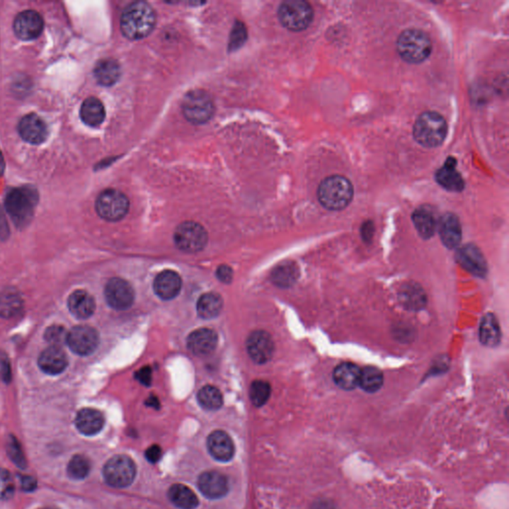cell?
I'll return each instance as SVG.
<instances>
[{
    "label": "cell",
    "mask_w": 509,
    "mask_h": 509,
    "mask_svg": "<svg viewBox=\"0 0 509 509\" xmlns=\"http://www.w3.org/2000/svg\"><path fill=\"white\" fill-rule=\"evenodd\" d=\"M156 24V12L144 1L129 4L120 17V30L130 40L146 38L154 30Z\"/></svg>",
    "instance_id": "cell-1"
},
{
    "label": "cell",
    "mask_w": 509,
    "mask_h": 509,
    "mask_svg": "<svg viewBox=\"0 0 509 509\" xmlns=\"http://www.w3.org/2000/svg\"><path fill=\"white\" fill-rule=\"evenodd\" d=\"M354 188L346 177L331 176L321 181L317 189V198L324 208L339 211L348 207L353 200Z\"/></svg>",
    "instance_id": "cell-2"
},
{
    "label": "cell",
    "mask_w": 509,
    "mask_h": 509,
    "mask_svg": "<svg viewBox=\"0 0 509 509\" xmlns=\"http://www.w3.org/2000/svg\"><path fill=\"white\" fill-rule=\"evenodd\" d=\"M446 120L437 112H425L416 120L413 127L415 141L422 147L433 149L441 146L446 139Z\"/></svg>",
    "instance_id": "cell-3"
},
{
    "label": "cell",
    "mask_w": 509,
    "mask_h": 509,
    "mask_svg": "<svg viewBox=\"0 0 509 509\" xmlns=\"http://www.w3.org/2000/svg\"><path fill=\"white\" fill-rule=\"evenodd\" d=\"M397 51L405 62L422 63L431 55L432 41L426 32L407 29L398 37Z\"/></svg>",
    "instance_id": "cell-4"
},
{
    "label": "cell",
    "mask_w": 509,
    "mask_h": 509,
    "mask_svg": "<svg viewBox=\"0 0 509 509\" xmlns=\"http://www.w3.org/2000/svg\"><path fill=\"white\" fill-rule=\"evenodd\" d=\"M38 202V195L30 188H14L7 193L6 207L12 221L18 227L30 222Z\"/></svg>",
    "instance_id": "cell-5"
},
{
    "label": "cell",
    "mask_w": 509,
    "mask_h": 509,
    "mask_svg": "<svg viewBox=\"0 0 509 509\" xmlns=\"http://www.w3.org/2000/svg\"><path fill=\"white\" fill-rule=\"evenodd\" d=\"M278 16L282 25L291 31H302L314 21V9L304 0H287L279 7Z\"/></svg>",
    "instance_id": "cell-6"
},
{
    "label": "cell",
    "mask_w": 509,
    "mask_h": 509,
    "mask_svg": "<svg viewBox=\"0 0 509 509\" xmlns=\"http://www.w3.org/2000/svg\"><path fill=\"white\" fill-rule=\"evenodd\" d=\"M182 113L194 125H202L212 119L215 105L211 96L203 90L188 92L182 101Z\"/></svg>",
    "instance_id": "cell-7"
},
{
    "label": "cell",
    "mask_w": 509,
    "mask_h": 509,
    "mask_svg": "<svg viewBox=\"0 0 509 509\" xmlns=\"http://www.w3.org/2000/svg\"><path fill=\"white\" fill-rule=\"evenodd\" d=\"M174 243L185 253H198L208 243V233L201 224L188 221L181 223L174 232Z\"/></svg>",
    "instance_id": "cell-8"
},
{
    "label": "cell",
    "mask_w": 509,
    "mask_h": 509,
    "mask_svg": "<svg viewBox=\"0 0 509 509\" xmlns=\"http://www.w3.org/2000/svg\"><path fill=\"white\" fill-rule=\"evenodd\" d=\"M103 474L105 481L110 486L117 488H127L134 481L137 467L130 457L118 454L107 462Z\"/></svg>",
    "instance_id": "cell-9"
},
{
    "label": "cell",
    "mask_w": 509,
    "mask_h": 509,
    "mask_svg": "<svg viewBox=\"0 0 509 509\" xmlns=\"http://www.w3.org/2000/svg\"><path fill=\"white\" fill-rule=\"evenodd\" d=\"M96 210L101 218L110 222L122 220L130 210V200L125 194L115 189L103 191L96 201Z\"/></svg>",
    "instance_id": "cell-10"
},
{
    "label": "cell",
    "mask_w": 509,
    "mask_h": 509,
    "mask_svg": "<svg viewBox=\"0 0 509 509\" xmlns=\"http://www.w3.org/2000/svg\"><path fill=\"white\" fill-rule=\"evenodd\" d=\"M105 297L112 309L125 311L134 304L135 294L129 282L120 278H113L105 285Z\"/></svg>",
    "instance_id": "cell-11"
},
{
    "label": "cell",
    "mask_w": 509,
    "mask_h": 509,
    "mask_svg": "<svg viewBox=\"0 0 509 509\" xmlns=\"http://www.w3.org/2000/svg\"><path fill=\"white\" fill-rule=\"evenodd\" d=\"M99 333L95 328L88 326H78L68 333L69 348L78 355H90L99 345Z\"/></svg>",
    "instance_id": "cell-12"
},
{
    "label": "cell",
    "mask_w": 509,
    "mask_h": 509,
    "mask_svg": "<svg viewBox=\"0 0 509 509\" xmlns=\"http://www.w3.org/2000/svg\"><path fill=\"white\" fill-rule=\"evenodd\" d=\"M247 350L254 362L258 364L269 362L274 355V341L267 331H253L247 339Z\"/></svg>",
    "instance_id": "cell-13"
},
{
    "label": "cell",
    "mask_w": 509,
    "mask_h": 509,
    "mask_svg": "<svg viewBox=\"0 0 509 509\" xmlns=\"http://www.w3.org/2000/svg\"><path fill=\"white\" fill-rule=\"evenodd\" d=\"M43 18L38 12L26 11L16 16L14 21V32L21 40H33L43 31Z\"/></svg>",
    "instance_id": "cell-14"
},
{
    "label": "cell",
    "mask_w": 509,
    "mask_h": 509,
    "mask_svg": "<svg viewBox=\"0 0 509 509\" xmlns=\"http://www.w3.org/2000/svg\"><path fill=\"white\" fill-rule=\"evenodd\" d=\"M18 130L22 139L32 144H40L48 137L47 125L36 114L26 115L22 118Z\"/></svg>",
    "instance_id": "cell-15"
},
{
    "label": "cell",
    "mask_w": 509,
    "mask_h": 509,
    "mask_svg": "<svg viewBox=\"0 0 509 509\" xmlns=\"http://www.w3.org/2000/svg\"><path fill=\"white\" fill-rule=\"evenodd\" d=\"M457 260L464 269L476 277L488 274V264L483 253L474 245H466L457 253Z\"/></svg>",
    "instance_id": "cell-16"
},
{
    "label": "cell",
    "mask_w": 509,
    "mask_h": 509,
    "mask_svg": "<svg viewBox=\"0 0 509 509\" xmlns=\"http://www.w3.org/2000/svg\"><path fill=\"white\" fill-rule=\"evenodd\" d=\"M218 336L209 328H200L189 334L188 348L196 356H207L217 348Z\"/></svg>",
    "instance_id": "cell-17"
},
{
    "label": "cell",
    "mask_w": 509,
    "mask_h": 509,
    "mask_svg": "<svg viewBox=\"0 0 509 509\" xmlns=\"http://www.w3.org/2000/svg\"><path fill=\"white\" fill-rule=\"evenodd\" d=\"M198 488L206 498H221L228 493V479L218 471H205L198 479Z\"/></svg>",
    "instance_id": "cell-18"
},
{
    "label": "cell",
    "mask_w": 509,
    "mask_h": 509,
    "mask_svg": "<svg viewBox=\"0 0 509 509\" xmlns=\"http://www.w3.org/2000/svg\"><path fill=\"white\" fill-rule=\"evenodd\" d=\"M181 275L171 270H166L156 275L154 282V290L156 296L164 301L174 299L181 291Z\"/></svg>",
    "instance_id": "cell-19"
},
{
    "label": "cell",
    "mask_w": 509,
    "mask_h": 509,
    "mask_svg": "<svg viewBox=\"0 0 509 509\" xmlns=\"http://www.w3.org/2000/svg\"><path fill=\"white\" fill-rule=\"evenodd\" d=\"M442 244L449 249H454L462 241V226L459 218L452 213L445 214L437 224Z\"/></svg>",
    "instance_id": "cell-20"
},
{
    "label": "cell",
    "mask_w": 509,
    "mask_h": 509,
    "mask_svg": "<svg viewBox=\"0 0 509 509\" xmlns=\"http://www.w3.org/2000/svg\"><path fill=\"white\" fill-rule=\"evenodd\" d=\"M208 451L214 459L228 462L234 456L235 447L232 439L223 431L213 432L207 440Z\"/></svg>",
    "instance_id": "cell-21"
},
{
    "label": "cell",
    "mask_w": 509,
    "mask_h": 509,
    "mask_svg": "<svg viewBox=\"0 0 509 509\" xmlns=\"http://www.w3.org/2000/svg\"><path fill=\"white\" fill-rule=\"evenodd\" d=\"M39 367L43 372L50 375L62 373L68 365V358L62 348L58 346H49L40 354L38 360Z\"/></svg>",
    "instance_id": "cell-22"
},
{
    "label": "cell",
    "mask_w": 509,
    "mask_h": 509,
    "mask_svg": "<svg viewBox=\"0 0 509 509\" xmlns=\"http://www.w3.org/2000/svg\"><path fill=\"white\" fill-rule=\"evenodd\" d=\"M456 159L450 157L444 166L436 172V181L442 188L449 191L461 193L464 188V181L461 174L456 169Z\"/></svg>",
    "instance_id": "cell-23"
},
{
    "label": "cell",
    "mask_w": 509,
    "mask_h": 509,
    "mask_svg": "<svg viewBox=\"0 0 509 509\" xmlns=\"http://www.w3.org/2000/svg\"><path fill=\"white\" fill-rule=\"evenodd\" d=\"M105 425V418L100 411L86 408L76 417V427L85 436H94L101 432Z\"/></svg>",
    "instance_id": "cell-24"
},
{
    "label": "cell",
    "mask_w": 509,
    "mask_h": 509,
    "mask_svg": "<svg viewBox=\"0 0 509 509\" xmlns=\"http://www.w3.org/2000/svg\"><path fill=\"white\" fill-rule=\"evenodd\" d=\"M71 314L79 319H87L92 316L96 309L94 297L85 291H76L68 299Z\"/></svg>",
    "instance_id": "cell-25"
},
{
    "label": "cell",
    "mask_w": 509,
    "mask_h": 509,
    "mask_svg": "<svg viewBox=\"0 0 509 509\" xmlns=\"http://www.w3.org/2000/svg\"><path fill=\"white\" fill-rule=\"evenodd\" d=\"M360 368L353 363H341L333 371V380L339 388L344 390H353L358 387Z\"/></svg>",
    "instance_id": "cell-26"
},
{
    "label": "cell",
    "mask_w": 509,
    "mask_h": 509,
    "mask_svg": "<svg viewBox=\"0 0 509 509\" xmlns=\"http://www.w3.org/2000/svg\"><path fill=\"white\" fill-rule=\"evenodd\" d=\"M95 77L98 83L105 87L115 85L119 81L122 70L120 64L112 58L103 59L96 65Z\"/></svg>",
    "instance_id": "cell-27"
},
{
    "label": "cell",
    "mask_w": 509,
    "mask_h": 509,
    "mask_svg": "<svg viewBox=\"0 0 509 509\" xmlns=\"http://www.w3.org/2000/svg\"><path fill=\"white\" fill-rule=\"evenodd\" d=\"M81 119L86 125L96 127L103 124L105 118L104 105L99 99L90 97L84 101L81 107Z\"/></svg>",
    "instance_id": "cell-28"
},
{
    "label": "cell",
    "mask_w": 509,
    "mask_h": 509,
    "mask_svg": "<svg viewBox=\"0 0 509 509\" xmlns=\"http://www.w3.org/2000/svg\"><path fill=\"white\" fill-rule=\"evenodd\" d=\"M416 230L424 239H430L436 232L437 223L433 211L429 208L420 207L412 216Z\"/></svg>",
    "instance_id": "cell-29"
},
{
    "label": "cell",
    "mask_w": 509,
    "mask_h": 509,
    "mask_svg": "<svg viewBox=\"0 0 509 509\" xmlns=\"http://www.w3.org/2000/svg\"><path fill=\"white\" fill-rule=\"evenodd\" d=\"M479 338L484 345L496 348L501 343V328L496 317L493 314L484 316L479 328Z\"/></svg>",
    "instance_id": "cell-30"
},
{
    "label": "cell",
    "mask_w": 509,
    "mask_h": 509,
    "mask_svg": "<svg viewBox=\"0 0 509 509\" xmlns=\"http://www.w3.org/2000/svg\"><path fill=\"white\" fill-rule=\"evenodd\" d=\"M168 498L174 505L181 509H194L198 505L196 494L183 484L172 486L168 491Z\"/></svg>",
    "instance_id": "cell-31"
},
{
    "label": "cell",
    "mask_w": 509,
    "mask_h": 509,
    "mask_svg": "<svg viewBox=\"0 0 509 509\" xmlns=\"http://www.w3.org/2000/svg\"><path fill=\"white\" fill-rule=\"evenodd\" d=\"M222 309V297L216 292H206L198 299V314L204 319H211L218 316Z\"/></svg>",
    "instance_id": "cell-32"
},
{
    "label": "cell",
    "mask_w": 509,
    "mask_h": 509,
    "mask_svg": "<svg viewBox=\"0 0 509 509\" xmlns=\"http://www.w3.org/2000/svg\"><path fill=\"white\" fill-rule=\"evenodd\" d=\"M23 302L18 292L14 290L0 292V316L11 319L21 311Z\"/></svg>",
    "instance_id": "cell-33"
},
{
    "label": "cell",
    "mask_w": 509,
    "mask_h": 509,
    "mask_svg": "<svg viewBox=\"0 0 509 509\" xmlns=\"http://www.w3.org/2000/svg\"><path fill=\"white\" fill-rule=\"evenodd\" d=\"M383 385V374L379 369L367 366L360 371L358 386L368 393H374Z\"/></svg>",
    "instance_id": "cell-34"
},
{
    "label": "cell",
    "mask_w": 509,
    "mask_h": 509,
    "mask_svg": "<svg viewBox=\"0 0 509 509\" xmlns=\"http://www.w3.org/2000/svg\"><path fill=\"white\" fill-rule=\"evenodd\" d=\"M299 277V272L296 265L292 263H285L281 265H278L273 270L272 281L275 285L281 287H291Z\"/></svg>",
    "instance_id": "cell-35"
},
{
    "label": "cell",
    "mask_w": 509,
    "mask_h": 509,
    "mask_svg": "<svg viewBox=\"0 0 509 509\" xmlns=\"http://www.w3.org/2000/svg\"><path fill=\"white\" fill-rule=\"evenodd\" d=\"M198 399L201 407L206 410H218L223 405V396L220 390L211 385L205 386L199 391Z\"/></svg>",
    "instance_id": "cell-36"
},
{
    "label": "cell",
    "mask_w": 509,
    "mask_h": 509,
    "mask_svg": "<svg viewBox=\"0 0 509 509\" xmlns=\"http://www.w3.org/2000/svg\"><path fill=\"white\" fill-rule=\"evenodd\" d=\"M270 392L272 389L267 381L256 380L250 388L251 401L256 407H262L269 400Z\"/></svg>",
    "instance_id": "cell-37"
},
{
    "label": "cell",
    "mask_w": 509,
    "mask_h": 509,
    "mask_svg": "<svg viewBox=\"0 0 509 509\" xmlns=\"http://www.w3.org/2000/svg\"><path fill=\"white\" fill-rule=\"evenodd\" d=\"M90 461L82 454H77L71 459L68 464V474L72 479H83L90 473Z\"/></svg>",
    "instance_id": "cell-38"
},
{
    "label": "cell",
    "mask_w": 509,
    "mask_h": 509,
    "mask_svg": "<svg viewBox=\"0 0 509 509\" xmlns=\"http://www.w3.org/2000/svg\"><path fill=\"white\" fill-rule=\"evenodd\" d=\"M16 484L11 473L6 469H0V499L7 501L13 496Z\"/></svg>",
    "instance_id": "cell-39"
},
{
    "label": "cell",
    "mask_w": 509,
    "mask_h": 509,
    "mask_svg": "<svg viewBox=\"0 0 509 509\" xmlns=\"http://www.w3.org/2000/svg\"><path fill=\"white\" fill-rule=\"evenodd\" d=\"M67 336L68 333L62 326H53L46 331L45 338L51 344V346L61 348V345L67 341Z\"/></svg>",
    "instance_id": "cell-40"
},
{
    "label": "cell",
    "mask_w": 509,
    "mask_h": 509,
    "mask_svg": "<svg viewBox=\"0 0 509 509\" xmlns=\"http://www.w3.org/2000/svg\"><path fill=\"white\" fill-rule=\"evenodd\" d=\"M246 37H247V31H246L244 24H236L234 29H233L232 34H231L229 48H230L231 50H232V49L234 50V49L239 48L241 45L244 44Z\"/></svg>",
    "instance_id": "cell-41"
},
{
    "label": "cell",
    "mask_w": 509,
    "mask_h": 509,
    "mask_svg": "<svg viewBox=\"0 0 509 509\" xmlns=\"http://www.w3.org/2000/svg\"><path fill=\"white\" fill-rule=\"evenodd\" d=\"M424 297H422L421 292L417 291V290H407L404 292V301L407 306H412L413 307H419L422 304V301Z\"/></svg>",
    "instance_id": "cell-42"
},
{
    "label": "cell",
    "mask_w": 509,
    "mask_h": 509,
    "mask_svg": "<svg viewBox=\"0 0 509 509\" xmlns=\"http://www.w3.org/2000/svg\"><path fill=\"white\" fill-rule=\"evenodd\" d=\"M9 454H11V459L16 464H18L19 467H23L25 464V459H24L23 454H22L21 447L17 444V441L9 442Z\"/></svg>",
    "instance_id": "cell-43"
},
{
    "label": "cell",
    "mask_w": 509,
    "mask_h": 509,
    "mask_svg": "<svg viewBox=\"0 0 509 509\" xmlns=\"http://www.w3.org/2000/svg\"><path fill=\"white\" fill-rule=\"evenodd\" d=\"M216 275H217L219 281L224 282V284H230L233 281V278H234L233 270L227 265L218 267Z\"/></svg>",
    "instance_id": "cell-44"
},
{
    "label": "cell",
    "mask_w": 509,
    "mask_h": 509,
    "mask_svg": "<svg viewBox=\"0 0 509 509\" xmlns=\"http://www.w3.org/2000/svg\"><path fill=\"white\" fill-rule=\"evenodd\" d=\"M135 377H137V379L139 380L142 384L146 386L151 385L152 380L151 368L149 367V366L142 368L141 370L137 371Z\"/></svg>",
    "instance_id": "cell-45"
},
{
    "label": "cell",
    "mask_w": 509,
    "mask_h": 509,
    "mask_svg": "<svg viewBox=\"0 0 509 509\" xmlns=\"http://www.w3.org/2000/svg\"><path fill=\"white\" fill-rule=\"evenodd\" d=\"M161 456L162 451L159 445H152L151 447H149V449L147 450V461L152 462V464H156V462H159V459H161Z\"/></svg>",
    "instance_id": "cell-46"
},
{
    "label": "cell",
    "mask_w": 509,
    "mask_h": 509,
    "mask_svg": "<svg viewBox=\"0 0 509 509\" xmlns=\"http://www.w3.org/2000/svg\"><path fill=\"white\" fill-rule=\"evenodd\" d=\"M22 488L26 491H33L36 488L37 484L35 479L32 476H23L21 479Z\"/></svg>",
    "instance_id": "cell-47"
},
{
    "label": "cell",
    "mask_w": 509,
    "mask_h": 509,
    "mask_svg": "<svg viewBox=\"0 0 509 509\" xmlns=\"http://www.w3.org/2000/svg\"><path fill=\"white\" fill-rule=\"evenodd\" d=\"M373 235V225L371 222H367L364 224L363 228H362V236L364 238V240L368 241L370 240L371 238H372Z\"/></svg>",
    "instance_id": "cell-48"
},
{
    "label": "cell",
    "mask_w": 509,
    "mask_h": 509,
    "mask_svg": "<svg viewBox=\"0 0 509 509\" xmlns=\"http://www.w3.org/2000/svg\"><path fill=\"white\" fill-rule=\"evenodd\" d=\"M7 234H8V228H7L6 219L0 210V237H6Z\"/></svg>",
    "instance_id": "cell-49"
},
{
    "label": "cell",
    "mask_w": 509,
    "mask_h": 509,
    "mask_svg": "<svg viewBox=\"0 0 509 509\" xmlns=\"http://www.w3.org/2000/svg\"><path fill=\"white\" fill-rule=\"evenodd\" d=\"M147 405L151 406V407L156 408L157 409V408H159V401L157 399L156 396H151V397L147 401Z\"/></svg>",
    "instance_id": "cell-50"
},
{
    "label": "cell",
    "mask_w": 509,
    "mask_h": 509,
    "mask_svg": "<svg viewBox=\"0 0 509 509\" xmlns=\"http://www.w3.org/2000/svg\"><path fill=\"white\" fill-rule=\"evenodd\" d=\"M4 169H6V161H4V154L0 151V176L4 174Z\"/></svg>",
    "instance_id": "cell-51"
},
{
    "label": "cell",
    "mask_w": 509,
    "mask_h": 509,
    "mask_svg": "<svg viewBox=\"0 0 509 509\" xmlns=\"http://www.w3.org/2000/svg\"><path fill=\"white\" fill-rule=\"evenodd\" d=\"M41 509H56V508H41Z\"/></svg>",
    "instance_id": "cell-52"
}]
</instances>
